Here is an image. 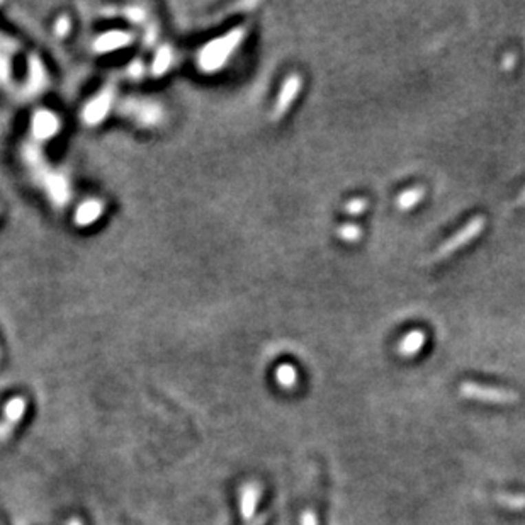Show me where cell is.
I'll return each mask as SVG.
<instances>
[{"instance_id": "1", "label": "cell", "mask_w": 525, "mask_h": 525, "mask_svg": "<svg viewBox=\"0 0 525 525\" xmlns=\"http://www.w3.org/2000/svg\"><path fill=\"white\" fill-rule=\"evenodd\" d=\"M28 400L23 396H14L3 405V418L0 420V442H6L12 437L14 430L19 425L21 418L26 414Z\"/></svg>"}, {"instance_id": "2", "label": "cell", "mask_w": 525, "mask_h": 525, "mask_svg": "<svg viewBox=\"0 0 525 525\" xmlns=\"http://www.w3.org/2000/svg\"><path fill=\"white\" fill-rule=\"evenodd\" d=\"M462 394L468 398L481 401H493V403H505V401L515 400L512 393H506L502 389H493V387H481L476 385H464L461 387Z\"/></svg>"}, {"instance_id": "3", "label": "cell", "mask_w": 525, "mask_h": 525, "mask_svg": "<svg viewBox=\"0 0 525 525\" xmlns=\"http://www.w3.org/2000/svg\"><path fill=\"white\" fill-rule=\"evenodd\" d=\"M58 129V119L52 112L48 111H39L38 114L32 119V131H34L36 138L48 140L53 138V135Z\"/></svg>"}, {"instance_id": "4", "label": "cell", "mask_w": 525, "mask_h": 525, "mask_svg": "<svg viewBox=\"0 0 525 525\" xmlns=\"http://www.w3.org/2000/svg\"><path fill=\"white\" fill-rule=\"evenodd\" d=\"M230 46H231L230 39H219V41H216L215 45L208 46L204 55L201 56L202 65H204L206 68L218 67L224 58H226V53H230Z\"/></svg>"}, {"instance_id": "5", "label": "cell", "mask_w": 525, "mask_h": 525, "mask_svg": "<svg viewBox=\"0 0 525 525\" xmlns=\"http://www.w3.org/2000/svg\"><path fill=\"white\" fill-rule=\"evenodd\" d=\"M260 497V488L257 484L248 483L242 488L240 493V512L242 517L245 520H250L253 517V512L257 508V502H259Z\"/></svg>"}, {"instance_id": "6", "label": "cell", "mask_w": 525, "mask_h": 525, "mask_svg": "<svg viewBox=\"0 0 525 525\" xmlns=\"http://www.w3.org/2000/svg\"><path fill=\"white\" fill-rule=\"evenodd\" d=\"M111 100H112V96L109 92L99 94V97H96V99H94L92 103L85 107L87 121H89L90 125H92V122L100 121V119L104 118V114L107 112V109H109Z\"/></svg>"}, {"instance_id": "7", "label": "cell", "mask_w": 525, "mask_h": 525, "mask_svg": "<svg viewBox=\"0 0 525 525\" xmlns=\"http://www.w3.org/2000/svg\"><path fill=\"white\" fill-rule=\"evenodd\" d=\"M100 213H103V206H100V202L85 201L81 206V208L77 209V215H75V218H77L78 224H82V226H87V224L96 222V219L100 216Z\"/></svg>"}, {"instance_id": "8", "label": "cell", "mask_w": 525, "mask_h": 525, "mask_svg": "<svg viewBox=\"0 0 525 525\" xmlns=\"http://www.w3.org/2000/svg\"><path fill=\"white\" fill-rule=\"evenodd\" d=\"M481 226H483V222H481V219H476V222H474V223H471L469 226L466 228V230L462 231L461 235H458V237H456V238H452V240L449 242V244L445 245L442 250H440L439 255H444V253L454 252V250L461 247V245L464 244V242L471 240V238H473L474 235H478V231L481 230Z\"/></svg>"}, {"instance_id": "9", "label": "cell", "mask_w": 525, "mask_h": 525, "mask_svg": "<svg viewBox=\"0 0 525 525\" xmlns=\"http://www.w3.org/2000/svg\"><path fill=\"white\" fill-rule=\"evenodd\" d=\"M128 43V36L122 34V32H109V34H104L103 38L97 39V50L99 52H111V50L122 48V46Z\"/></svg>"}, {"instance_id": "10", "label": "cell", "mask_w": 525, "mask_h": 525, "mask_svg": "<svg viewBox=\"0 0 525 525\" xmlns=\"http://www.w3.org/2000/svg\"><path fill=\"white\" fill-rule=\"evenodd\" d=\"M299 85H301V78L299 77L289 78L288 83H286V87H284V92L281 94V99H279V103H277V116L281 114V112H284L286 107L291 104V100L294 99V96L298 94Z\"/></svg>"}, {"instance_id": "11", "label": "cell", "mask_w": 525, "mask_h": 525, "mask_svg": "<svg viewBox=\"0 0 525 525\" xmlns=\"http://www.w3.org/2000/svg\"><path fill=\"white\" fill-rule=\"evenodd\" d=\"M423 342H425V335L422 332H411L410 335H407L403 339V342L400 343V352L403 356H414L415 352H418L422 349Z\"/></svg>"}, {"instance_id": "12", "label": "cell", "mask_w": 525, "mask_h": 525, "mask_svg": "<svg viewBox=\"0 0 525 525\" xmlns=\"http://www.w3.org/2000/svg\"><path fill=\"white\" fill-rule=\"evenodd\" d=\"M277 376V381L279 385L284 386V387H292L296 385V371L291 367V365H281V367L277 369L276 372Z\"/></svg>"}, {"instance_id": "13", "label": "cell", "mask_w": 525, "mask_h": 525, "mask_svg": "<svg viewBox=\"0 0 525 525\" xmlns=\"http://www.w3.org/2000/svg\"><path fill=\"white\" fill-rule=\"evenodd\" d=\"M422 195H423L422 189L408 191V193H405L400 199H398V202H400V208L401 209L411 208V206H414L416 201H420V197H422Z\"/></svg>"}, {"instance_id": "14", "label": "cell", "mask_w": 525, "mask_h": 525, "mask_svg": "<svg viewBox=\"0 0 525 525\" xmlns=\"http://www.w3.org/2000/svg\"><path fill=\"white\" fill-rule=\"evenodd\" d=\"M359 228L357 226H343L342 231H340V237L345 238V240H356L359 238Z\"/></svg>"}, {"instance_id": "15", "label": "cell", "mask_w": 525, "mask_h": 525, "mask_svg": "<svg viewBox=\"0 0 525 525\" xmlns=\"http://www.w3.org/2000/svg\"><path fill=\"white\" fill-rule=\"evenodd\" d=\"M169 60H170V53H167V52L162 53V55L157 58V61H155V72H157V74H162V72L165 70L167 61Z\"/></svg>"}, {"instance_id": "16", "label": "cell", "mask_w": 525, "mask_h": 525, "mask_svg": "<svg viewBox=\"0 0 525 525\" xmlns=\"http://www.w3.org/2000/svg\"><path fill=\"white\" fill-rule=\"evenodd\" d=\"M364 209H365V201H362V199L349 202V206H347V211L352 213V215H357V213L364 211Z\"/></svg>"}, {"instance_id": "17", "label": "cell", "mask_w": 525, "mask_h": 525, "mask_svg": "<svg viewBox=\"0 0 525 525\" xmlns=\"http://www.w3.org/2000/svg\"><path fill=\"white\" fill-rule=\"evenodd\" d=\"M301 522H303V525H318L317 524V517H314L313 513H308V512L303 515Z\"/></svg>"}, {"instance_id": "18", "label": "cell", "mask_w": 525, "mask_h": 525, "mask_svg": "<svg viewBox=\"0 0 525 525\" xmlns=\"http://www.w3.org/2000/svg\"><path fill=\"white\" fill-rule=\"evenodd\" d=\"M58 31H60L61 34H67V32H68V23H67V21L63 19L60 24H58Z\"/></svg>"}, {"instance_id": "19", "label": "cell", "mask_w": 525, "mask_h": 525, "mask_svg": "<svg viewBox=\"0 0 525 525\" xmlns=\"http://www.w3.org/2000/svg\"><path fill=\"white\" fill-rule=\"evenodd\" d=\"M266 520H267L266 515H260V517H257L255 520H252V522H250L248 525H264L266 524Z\"/></svg>"}, {"instance_id": "20", "label": "cell", "mask_w": 525, "mask_h": 525, "mask_svg": "<svg viewBox=\"0 0 525 525\" xmlns=\"http://www.w3.org/2000/svg\"><path fill=\"white\" fill-rule=\"evenodd\" d=\"M67 525H82V522H81V520H78V519H72L70 522H68Z\"/></svg>"}]
</instances>
